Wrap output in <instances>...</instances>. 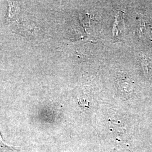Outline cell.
<instances>
[{"label":"cell","mask_w":152,"mask_h":152,"mask_svg":"<svg viewBox=\"0 0 152 152\" xmlns=\"http://www.w3.org/2000/svg\"><path fill=\"white\" fill-rule=\"evenodd\" d=\"M118 85L121 91L125 94H130L134 88V83L127 76H122L118 78Z\"/></svg>","instance_id":"6da1fadb"},{"label":"cell","mask_w":152,"mask_h":152,"mask_svg":"<svg viewBox=\"0 0 152 152\" xmlns=\"http://www.w3.org/2000/svg\"><path fill=\"white\" fill-rule=\"evenodd\" d=\"M9 7H8V11L7 14L6 15V24L10 23V22H13L16 20V19L15 18L16 15V10L14 6V4L10 2L8 4Z\"/></svg>","instance_id":"7a4b0ae2"},{"label":"cell","mask_w":152,"mask_h":152,"mask_svg":"<svg viewBox=\"0 0 152 152\" xmlns=\"http://www.w3.org/2000/svg\"><path fill=\"white\" fill-rule=\"evenodd\" d=\"M0 152H20V150L6 144L0 134Z\"/></svg>","instance_id":"3957f363"},{"label":"cell","mask_w":152,"mask_h":152,"mask_svg":"<svg viewBox=\"0 0 152 152\" xmlns=\"http://www.w3.org/2000/svg\"><path fill=\"white\" fill-rule=\"evenodd\" d=\"M142 65L144 72L149 78L152 77V63L151 61L144 59L142 60Z\"/></svg>","instance_id":"277c9868"}]
</instances>
